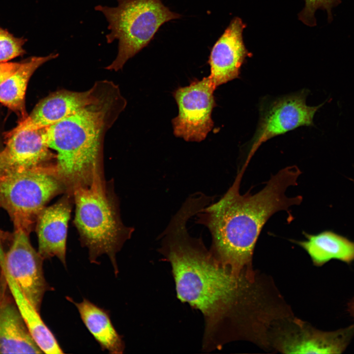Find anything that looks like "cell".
Segmentation results:
<instances>
[{"instance_id":"30bf717a","label":"cell","mask_w":354,"mask_h":354,"mask_svg":"<svg viewBox=\"0 0 354 354\" xmlns=\"http://www.w3.org/2000/svg\"><path fill=\"white\" fill-rule=\"evenodd\" d=\"M46 128L15 127L5 134L0 151V176L49 164L53 158L45 138Z\"/></svg>"},{"instance_id":"5b68a950","label":"cell","mask_w":354,"mask_h":354,"mask_svg":"<svg viewBox=\"0 0 354 354\" xmlns=\"http://www.w3.org/2000/svg\"><path fill=\"white\" fill-rule=\"evenodd\" d=\"M118 5L111 7L98 5L108 22L107 43L118 40L115 59L105 68L115 71L121 69L130 59L147 46L160 27L165 23L180 18L161 0H118Z\"/></svg>"},{"instance_id":"277c9868","label":"cell","mask_w":354,"mask_h":354,"mask_svg":"<svg viewBox=\"0 0 354 354\" xmlns=\"http://www.w3.org/2000/svg\"><path fill=\"white\" fill-rule=\"evenodd\" d=\"M72 193L76 206L75 225L82 244L88 249L90 262L98 263L97 259L106 254L117 275L116 253L130 237L133 229L122 224L99 170L89 183L75 187Z\"/></svg>"},{"instance_id":"4fadbf2b","label":"cell","mask_w":354,"mask_h":354,"mask_svg":"<svg viewBox=\"0 0 354 354\" xmlns=\"http://www.w3.org/2000/svg\"><path fill=\"white\" fill-rule=\"evenodd\" d=\"M70 199L66 195L56 204L45 207L36 222L38 253L44 260L57 257L65 267L67 225L71 210Z\"/></svg>"},{"instance_id":"7c38bea8","label":"cell","mask_w":354,"mask_h":354,"mask_svg":"<svg viewBox=\"0 0 354 354\" xmlns=\"http://www.w3.org/2000/svg\"><path fill=\"white\" fill-rule=\"evenodd\" d=\"M97 88L95 82L92 88L85 91L66 89L55 91L41 100L15 127L36 129L52 125L91 102L96 96Z\"/></svg>"},{"instance_id":"44dd1931","label":"cell","mask_w":354,"mask_h":354,"mask_svg":"<svg viewBox=\"0 0 354 354\" xmlns=\"http://www.w3.org/2000/svg\"><path fill=\"white\" fill-rule=\"evenodd\" d=\"M26 40L17 38L0 27V63L5 62L23 55V48Z\"/></svg>"},{"instance_id":"9c48e42d","label":"cell","mask_w":354,"mask_h":354,"mask_svg":"<svg viewBox=\"0 0 354 354\" xmlns=\"http://www.w3.org/2000/svg\"><path fill=\"white\" fill-rule=\"evenodd\" d=\"M306 93L301 91L272 102L262 114L245 164L259 147L267 140L302 126L313 124V118L324 104L310 106L306 103Z\"/></svg>"},{"instance_id":"e0dca14e","label":"cell","mask_w":354,"mask_h":354,"mask_svg":"<svg viewBox=\"0 0 354 354\" xmlns=\"http://www.w3.org/2000/svg\"><path fill=\"white\" fill-rule=\"evenodd\" d=\"M78 309L80 317L89 332L99 343L102 350L112 354H121L124 350L122 336L113 326L109 312L84 298L76 302L66 297Z\"/></svg>"},{"instance_id":"7a4b0ae2","label":"cell","mask_w":354,"mask_h":354,"mask_svg":"<svg viewBox=\"0 0 354 354\" xmlns=\"http://www.w3.org/2000/svg\"><path fill=\"white\" fill-rule=\"evenodd\" d=\"M243 166L232 185L217 202L197 214V223L205 225L212 237L209 250L221 266L235 274L252 280V259L264 226L276 212L299 205L301 196L289 197L287 188L297 185L301 172L296 166L287 167L272 176L258 193H239Z\"/></svg>"},{"instance_id":"5bb4252c","label":"cell","mask_w":354,"mask_h":354,"mask_svg":"<svg viewBox=\"0 0 354 354\" xmlns=\"http://www.w3.org/2000/svg\"><path fill=\"white\" fill-rule=\"evenodd\" d=\"M354 337V324L334 331L311 327L285 338L282 349L293 354H342Z\"/></svg>"},{"instance_id":"ba28073f","label":"cell","mask_w":354,"mask_h":354,"mask_svg":"<svg viewBox=\"0 0 354 354\" xmlns=\"http://www.w3.org/2000/svg\"><path fill=\"white\" fill-rule=\"evenodd\" d=\"M29 234L14 229L10 247L0 258L2 266L25 296L39 312L45 293L54 289L46 281L43 271L44 259L32 247Z\"/></svg>"},{"instance_id":"7402d4cb","label":"cell","mask_w":354,"mask_h":354,"mask_svg":"<svg viewBox=\"0 0 354 354\" xmlns=\"http://www.w3.org/2000/svg\"><path fill=\"white\" fill-rule=\"evenodd\" d=\"M21 62L0 63V84L20 66Z\"/></svg>"},{"instance_id":"ffe728a7","label":"cell","mask_w":354,"mask_h":354,"mask_svg":"<svg viewBox=\"0 0 354 354\" xmlns=\"http://www.w3.org/2000/svg\"><path fill=\"white\" fill-rule=\"evenodd\" d=\"M305 6L298 14V19L305 25L309 27L316 25L315 13L318 9L326 11L327 20H333L332 9L341 3V0H304Z\"/></svg>"},{"instance_id":"52a82bcc","label":"cell","mask_w":354,"mask_h":354,"mask_svg":"<svg viewBox=\"0 0 354 354\" xmlns=\"http://www.w3.org/2000/svg\"><path fill=\"white\" fill-rule=\"evenodd\" d=\"M216 88L209 77L195 80L173 92L178 108L172 119L174 134L187 142H201L213 127L211 114L216 106Z\"/></svg>"},{"instance_id":"9a60e30c","label":"cell","mask_w":354,"mask_h":354,"mask_svg":"<svg viewBox=\"0 0 354 354\" xmlns=\"http://www.w3.org/2000/svg\"><path fill=\"white\" fill-rule=\"evenodd\" d=\"M14 301L0 303V354H42Z\"/></svg>"},{"instance_id":"d6986e66","label":"cell","mask_w":354,"mask_h":354,"mask_svg":"<svg viewBox=\"0 0 354 354\" xmlns=\"http://www.w3.org/2000/svg\"><path fill=\"white\" fill-rule=\"evenodd\" d=\"M0 267L14 301L37 346L45 354L63 353L54 334L42 320L39 312L25 296L4 266Z\"/></svg>"},{"instance_id":"603a6c76","label":"cell","mask_w":354,"mask_h":354,"mask_svg":"<svg viewBox=\"0 0 354 354\" xmlns=\"http://www.w3.org/2000/svg\"><path fill=\"white\" fill-rule=\"evenodd\" d=\"M347 310L354 319V296L348 302Z\"/></svg>"},{"instance_id":"6da1fadb","label":"cell","mask_w":354,"mask_h":354,"mask_svg":"<svg viewBox=\"0 0 354 354\" xmlns=\"http://www.w3.org/2000/svg\"><path fill=\"white\" fill-rule=\"evenodd\" d=\"M196 212L183 203L161 235L159 251L172 266L178 299L204 315L203 349L208 352L222 343L226 322L247 279L223 267L201 237L190 236L187 222Z\"/></svg>"},{"instance_id":"8fae6325","label":"cell","mask_w":354,"mask_h":354,"mask_svg":"<svg viewBox=\"0 0 354 354\" xmlns=\"http://www.w3.org/2000/svg\"><path fill=\"white\" fill-rule=\"evenodd\" d=\"M245 27L241 18L234 17L211 49L208 60L210 68L208 77L216 88L238 78L246 58L252 56L243 39Z\"/></svg>"},{"instance_id":"2e32d148","label":"cell","mask_w":354,"mask_h":354,"mask_svg":"<svg viewBox=\"0 0 354 354\" xmlns=\"http://www.w3.org/2000/svg\"><path fill=\"white\" fill-rule=\"evenodd\" d=\"M303 234L306 240L295 242L307 252L315 266H322L332 260L348 265L354 262V242L347 237L331 231Z\"/></svg>"},{"instance_id":"3957f363","label":"cell","mask_w":354,"mask_h":354,"mask_svg":"<svg viewBox=\"0 0 354 354\" xmlns=\"http://www.w3.org/2000/svg\"><path fill=\"white\" fill-rule=\"evenodd\" d=\"M94 99L73 115L45 129L46 143L56 152V167L67 190L89 183L100 169L107 131L127 102L113 82H97Z\"/></svg>"},{"instance_id":"8992f818","label":"cell","mask_w":354,"mask_h":354,"mask_svg":"<svg viewBox=\"0 0 354 354\" xmlns=\"http://www.w3.org/2000/svg\"><path fill=\"white\" fill-rule=\"evenodd\" d=\"M67 190L55 165L47 164L0 176V207L14 229L29 234L53 197Z\"/></svg>"},{"instance_id":"ac0fdd59","label":"cell","mask_w":354,"mask_h":354,"mask_svg":"<svg viewBox=\"0 0 354 354\" xmlns=\"http://www.w3.org/2000/svg\"><path fill=\"white\" fill-rule=\"evenodd\" d=\"M52 53L44 57H32L21 62L20 66L0 84V103L14 111L22 120L28 116L25 95L29 80L43 64L58 57Z\"/></svg>"}]
</instances>
